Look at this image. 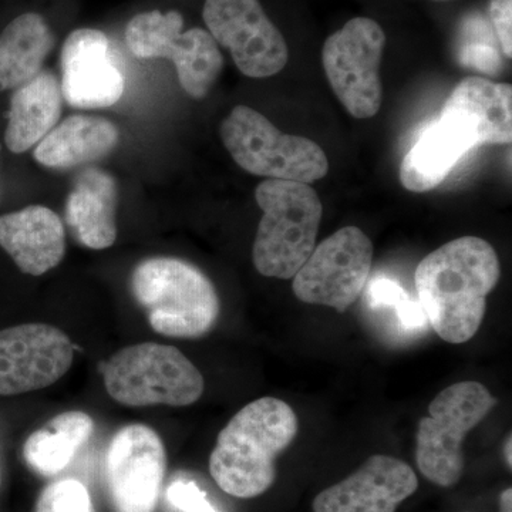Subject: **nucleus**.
Returning a JSON list of instances; mask_svg holds the SVG:
<instances>
[{"label":"nucleus","mask_w":512,"mask_h":512,"mask_svg":"<svg viewBox=\"0 0 512 512\" xmlns=\"http://www.w3.org/2000/svg\"><path fill=\"white\" fill-rule=\"evenodd\" d=\"M131 292L154 332L168 338H201L220 318L214 284L183 259L154 256L140 262L131 275Z\"/></svg>","instance_id":"3"},{"label":"nucleus","mask_w":512,"mask_h":512,"mask_svg":"<svg viewBox=\"0 0 512 512\" xmlns=\"http://www.w3.org/2000/svg\"><path fill=\"white\" fill-rule=\"evenodd\" d=\"M490 18L503 55L512 57V0H490Z\"/></svg>","instance_id":"28"},{"label":"nucleus","mask_w":512,"mask_h":512,"mask_svg":"<svg viewBox=\"0 0 512 512\" xmlns=\"http://www.w3.org/2000/svg\"><path fill=\"white\" fill-rule=\"evenodd\" d=\"M177 10L140 13L128 22L126 42L138 59H168L175 64L181 87L192 99H204L224 67L217 42L207 30L183 32Z\"/></svg>","instance_id":"8"},{"label":"nucleus","mask_w":512,"mask_h":512,"mask_svg":"<svg viewBox=\"0 0 512 512\" xmlns=\"http://www.w3.org/2000/svg\"><path fill=\"white\" fill-rule=\"evenodd\" d=\"M62 92L56 76L40 72L13 94L6 146L20 154L37 146L57 126L62 116Z\"/></svg>","instance_id":"21"},{"label":"nucleus","mask_w":512,"mask_h":512,"mask_svg":"<svg viewBox=\"0 0 512 512\" xmlns=\"http://www.w3.org/2000/svg\"><path fill=\"white\" fill-rule=\"evenodd\" d=\"M202 18L245 76L265 79L284 70L288 45L259 0H205Z\"/></svg>","instance_id":"11"},{"label":"nucleus","mask_w":512,"mask_h":512,"mask_svg":"<svg viewBox=\"0 0 512 512\" xmlns=\"http://www.w3.org/2000/svg\"><path fill=\"white\" fill-rule=\"evenodd\" d=\"M220 133L235 163L249 174L305 184L328 174V157L319 144L282 133L251 107H235L222 121Z\"/></svg>","instance_id":"6"},{"label":"nucleus","mask_w":512,"mask_h":512,"mask_svg":"<svg viewBox=\"0 0 512 512\" xmlns=\"http://www.w3.org/2000/svg\"><path fill=\"white\" fill-rule=\"evenodd\" d=\"M35 512H96L89 490L80 481L66 478L47 485Z\"/></svg>","instance_id":"26"},{"label":"nucleus","mask_w":512,"mask_h":512,"mask_svg":"<svg viewBox=\"0 0 512 512\" xmlns=\"http://www.w3.org/2000/svg\"><path fill=\"white\" fill-rule=\"evenodd\" d=\"M0 247L25 274L40 276L62 262L66 232L59 215L42 205H30L0 217Z\"/></svg>","instance_id":"17"},{"label":"nucleus","mask_w":512,"mask_h":512,"mask_svg":"<svg viewBox=\"0 0 512 512\" xmlns=\"http://www.w3.org/2000/svg\"><path fill=\"white\" fill-rule=\"evenodd\" d=\"M255 200L264 215L256 231L252 261L259 274L291 279L315 249L323 205L311 185L266 180Z\"/></svg>","instance_id":"4"},{"label":"nucleus","mask_w":512,"mask_h":512,"mask_svg":"<svg viewBox=\"0 0 512 512\" xmlns=\"http://www.w3.org/2000/svg\"><path fill=\"white\" fill-rule=\"evenodd\" d=\"M440 116L460 124L477 147L510 144L512 140V87L484 77H467L448 97Z\"/></svg>","instance_id":"16"},{"label":"nucleus","mask_w":512,"mask_h":512,"mask_svg":"<svg viewBox=\"0 0 512 512\" xmlns=\"http://www.w3.org/2000/svg\"><path fill=\"white\" fill-rule=\"evenodd\" d=\"M501 512H512V491L511 488H507L503 494H501Z\"/></svg>","instance_id":"29"},{"label":"nucleus","mask_w":512,"mask_h":512,"mask_svg":"<svg viewBox=\"0 0 512 512\" xmlns=\"http://www.w3.org/2000/svg\"><path fill=\"white\" fill-rule=\"evenodd\" d=\"M372 259V241L362 229H339L313 249L293 276V293L311 305L348 311L369 281Z\"/></svg>","instance_id":"10"},{"label":"nucleus","mask_w":512,"mask_h":512,"mask_svg":"<svg viewBox=\"0 0 512 512\" xmlns=\"http://www.w3.org/2000/svg\"><path fill=\"white\" fill-rule=\"evenodd\" d=\"M501 52L503 50L494 29L480 13H473L464 20L458 45V62L467 69L497 76L504 67Z\"/></svg>","instance_id":"24"},{"label":"nucleus","mask_w":512,"mask_h":512,"mask_svg":"<svg viewBox=\"0 0 512 512\" xmlns=\"http://www.w3.org/2000/svg\"><path fill=\"white\" fill-rule=\"evenodd\" d=\"M55 39L37 13L13 19L0 35V93L19 89L37 76Z\"/></svg>","instance_id":"22"},{"label":"nucleus","mask_w":512,"mask_h":512,"mask_svg":"<svg viewBox=\"0 0 512 512\" xmlns=\"http://www.w3.org/2000/svg\"><path fill=\"white\" fill-rule=\"evenodd\" d=\"M167 453L156 431L128 424L114 434L106 456L107 487L116 512H154L160 500Z\"/></svg>","instance_id":"12"},{"label":"nucleus","mask_w":512,"mask_h":512,"mask_svg":"<svg viewBox=\"0 0 512 512\" xmlns=\"http://www.w3.org/2000/svg\"><path fill=\"white\" fill-rule=\"evenodd\" d=\"M63 99L76 109L113 106L124 93V77L113 62L109 37L97 29H77L64 40Z\"/></svg>","instance_id":"14"},{"label":"nucleus","mask_w":512,"mask_h":512,"mask_svg":"<svg viewBox=\"0 0 512 512\" xmlns=\"http://www.w3.org/2000/svg\"><path fill=\"white\" fill-rule=\"evenodd\" d=\"M476 141L456 121L440 116L421 131L400 165V181L406 190L426 192L446 180L454 165Z\"/></svg>","instance_id":"18"},{"label":"nucleus","mask_w":512,"mask_h":512,"mask_svg":"<svg viewBox=\"0 0 512 512\" xmlns=\"http://www.w3.org/2000/svg\"><path fill=\"white\" fill-rule=\"evenodd\" d=\"M298 430V416L284 400L262 397L247 404L218 434L210 457L212 478L232 497L264 494L274 484L276 458Z\"/></svg>","instance_id":"2"},{"label":"nucleus","mask_w":512,"mask_h":512,"mask_svg":"<svg viewBox=\"0 0 512 512\" xmlns=\"http://www.w3.org/2000/svg\"><path fill=\"white\" fill-rule=\"evenodd\" d=\"M167 500L181 512H218L194 481H175L167 488Z\"/></svg>","instance_id":"27"},{"label":"nucleus","mask_w":512,"mask_h":512,"mask_svg":"<svg viewBox=\"0 0 512 512\" xmlns=\"http://www.w3.org/2000/svg\"><path fill=\"white\" fill-rule=\"evenodd\" d=\"M111 121L96 116H72L57 124L35 150L37 163L47 168L77 167L107 156L119 144Z\"/></svg>","instance_id":"20"},{"label":"nucleus","mask_w":512,"mask_h":512,"mask_svg":"<svg viewBox=\"0 0 512 512\" xmlns=\"http://www.w3.org/2000/svg\"><path fill=\"white\" fill-rule=\"evenodd\" d=\"M386 35L369 18L349 20L326 39L322 63L333 93L356 119H370L382 107V64Z\"/></svg>","instance_id":"9"},{"label":"nucleus","mask_w":512,"mask_h":512,"mask_svg":"<svg viewBox=\"0 0 512 512\" xmlns=\"http://www.w3.org/2000/svg\"><path fill=\"white\" fill-rule=\"evenodd\" d=\"M511 447L512 446H511V434H510V436H508L507 441H505V448H504L505 460H507L508 467H510V468L512 466Z\"/></svg>","instance_id":"30"},{"label":"nucleus","mask_w":512,"mask_h":512,"mask_svg":"<svg viewBox=\"0 0 512 512\" xmlns=\"http://www.w3.org/2000/svg\"><path fill=\"white\" fill-rule=\"evenodd\" d=\"M367 302L372 309H390L396 313L397 323L407 333H416L429 325L417 299L403 286L387 278H376L367 288Z\"/></svg>","instance_id":"25"},{"label":"nucleus","mask_w":512,"mask_h":512,"mask_svg":"<svg viewBox=\"0 0 512 512\" xmlns=\"http://www.w3.org/2000/svg\"><path fill=\"white\" fill-rule=\"evenodd\" d=\"M74 359L72 340L46 323L0 330V396H18L52 386Z\"/></svg>","instance_id":"13"},{"label":"nucleus","mask_w":512,"mask_h":512,"mask_svg":"<svg viewBox=\"0 0 512 512\" xmlns=\"http://www.w3.org/2000/svg\"><path fill=\"white\" fill-rule=\"evenodd\" d=\"M104 386L130 407H185L198 402L205 382L200 370L174 346L146 342L127 346L103 366Z\"/></svg>","instance_id":"5"},{"label":"nucleus","mask_w":512,"mask_h":512,"mask_svg":"<svg viewBox=\"0 0 512 512\" xmlns=\"http://www.w3.org/2000/svg\"><path fill=\"white\" fill-rule=\"evenodd\" d=\"M500 274L497 252L483 238H457L427 255L417 266L414 284L434 332L453 345L473 339Z\"/></svg>","instance_id":"1"},{"label":"nucleus","mask_w":512,"mask_h":512,"mask_svg":"<svg viewBox=\"0 0 512 512\" xmlns=\"http://www.w3.org/2000/svg\"><path fill=\"white\" fill-rule=\"evenodd\" d=\"M497 400L484 384H451L434 397L429 417L417 427L416 461L420 473L440 487H453L464 471L467 434L494 409Z\"/></svg>","instance_id":"7"},{"label":"nucleus","mask_w":512,"mask_h":512,"mask_svg":"<svg viewBox=\"0 0 512 512\" xmlns=\"http://www.w3.org/2000/svg\"><path fill=\"white\" fill-rule=\"evenodd\" d=\"M89 414L70 410L57 414L42 429L30 434L23 447L26 463L40 476L52 477L72 463L77 451L92 437Z\"/></svg>","instance_id":"23"},{"label":"nucleus","mask_w":512,"mask_h":512,"mask_svg":"<svg viewBox=\"0 0 512 512\" xmlns=\"http://www.w3.org/2000/svg\"><path fill=\"white\" fill-rule=\"evenodd\" d=\"M417 487L409 464L376 454L352 476L318 494L313 512H396Z\"/></svg>","instance_id":"15"},{"label":"nucleus","mask_w":512,"mask_h":512,"mask_svg":"<svg viewBox=\"0 0 512 512\" xmlns=\"http://www.w3.org/2000/svg\"><path fill=\"white\" fill-rule=\"evenodd\" d=\"M117 185L109 173L89 168L77 177L66 201V221L86 248H110L117 238Z\"/></svg>","instance_id":"19"}]
</instances>
